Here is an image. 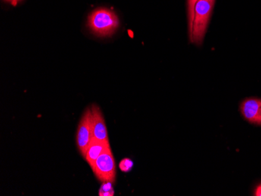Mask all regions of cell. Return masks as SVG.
Masks as SVG:
<instances>
[{
	"instance_id": "2",
	"label": "cell",
	"mask_w": 261,
	"mask_h": 196,
	"mask_svg": "<svg viewBox=\"0 0 261 196\" xmlns=\"http://www.w3.org/2000/svg\"><path fill=\"white\" fill-rule=\"evenodd\" d=\"M88 27L96 36L108 37L119 27V19L112 10L103 7L98 8L89 16Z\"/></svg>"
},
{
	"instance_id": "5",
	"label": "cell",
	"mask_w": 261,
	"mask_h": 196,
	"mask_svg": "<svg viewBox=\"0 0 261 196\" xmlns=\"http://www.w3.org/2000/svg\"><path fill=\"white\" fill-rule=\"evenodd\" d=\"M240 111L243 118L256 125H261V99L250 98L242 102Z\"/></svg>"
},
{
	"instance_id": "11",
	"label": "cell",
	"mask_w": 261,
	"mask_h": 196,
	"mask_svg": "<svg viewBox=\"0 0 261 196\" xmlns=\"http://www.w3.org/2000/svg\"><path fill=\"white\" fill-rule=\"evenodd\" d=\"M254 195L261 196V184H259L255 189Z\"/></svg>"
},
{
	"instance_id": "4",
	"label": "cell",
	"mask_w": 261,
	"mask_h": 196,
	"mask_svg": "<svg viewBox=\"0 0 261 196\" xmlns=\"http://www.w3.org/2000/svg\"><path fill=\"white\" fill-rule=\"evenodd\" d=\"M94 138L93 124L91 109H86L81 120L77 128V145L82 156H86V151Z\"/></svg>"
},
{
	"instance_id": "9",
	"label": "cell",
	"mask_w": 261,
	"mask_h": 196,
	"mask_svg": "<svg viewBox=\"0 0 261 196\" xmlns=\"http://www.w3.org/2000/svg\"><path fill=\"white\" fill-rule=\"evenodd\" d=\"M198 0H187L188 17H189V26L191 25L194 16L195 7Z\"/></svg>"
},
{
	"instance_id": "7",
	"label": "cell",
	"mask_w": 261,
	"mask_h": 196,
	"mask_svg": "<svg viewBox=\"0 0 261 196\" xmlns=\"http://www.w3.org/2000/svg\"><path fill=\"white\" fill-rule=\"evenodd\" d=\"M108 148H111L109 142L99 141L96 138L92 139L85 156V159L90 165L91 168L93 167L97 158Z\"/></svg>"
},
{
	"instance_id": "12",
	"label": "cell",
	"mask_w": 261,
	"mask_h": 196,
	"mask_svg": "<svg viewBox=\"0 0 261 196\" xmlns=\"http://www.w3.org/2000/svg\"><path fill=\"white\" fill-rule=\"evenodd\" d=\"M5 1L10 3V4H13V5H17V4L20 2V0H5Z\"/></svg>"
},
{
	"instance_id": "10",
	"label": "cell",
	"mask_w": 261,
	"mask_h": 196,
	"mask_svg": "<svg viewBox=\"0 0 261 196\" xmlns=\"http://www.w3.org/2000/svg\"><path fill=\"white\" fill-rule=\"evenodd\" d=\"M120 168H121V171H124V172H128V171H130V169L133 168V162L130 160V159H122L121 160V163L119 164Z\"/></svg>"
},
{
	"instance_id": "6",
	"label": "cell",
	"mask_w": 261,
	"mask_h": 196,
	"mask_svg": "<svg viewBox=\"0 0 261 196\" xmlns=\"http://www.w3.org/2000/svg\"><path fill=\"white\" fill-rule=\"evenodd\" d=\"M93 124L94 138L102 142H109L108 130L106 127L105 121L101 113L100 109L96 105L91 108Z\"/></svg>"
},
{
	"instance_id": "3",
	"label": "cell",
	"mask_w": 261,
	"mask_h": 196,
	"mask_svg": "<svg viewBox=\"0 0 261 196\" xmlns=\"http://www.w3.org/2000/svg\"><path fill=\"white\" fill-rule=\"evenodd\" d=\"M92 171L101 182L114 183L116 180V163L111 148L97 158Z\"/></svg>"
},
{
	"instance_id": "1",
	"label": "cell",
	"mask_w": 261,
	"mask_h": 196,
	"mask_svg": "<svg viewBox=\"0 0 261 196\" xmlns=\"http://www.w3.org/2000/svg\"><path fill=\"white\" fill-rule=\"evenodd\" d=\"M215 4V0H198L196 3L193 22L189 26V38L192 43L197 45L203 43Z\"/></svg>"
},
{
	"instance_id": "8",
	"label": "cell",
	"mask_w": 261,
	"mask_h": 196,
	"mask_svg": "<svg viewBox=\"0 0 261 196\" xmlns=\"http://www.w3.org/2000/svg\"><path fill=\"white\" fill-rule=\"evenodd\" d=\"M99 195L100 196H113L114 195V189H113L112 183L104 182L101 186L99 191Z\"/></svg>"
}]
</instances>
